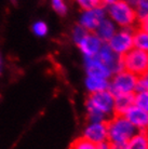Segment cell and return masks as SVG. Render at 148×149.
Segmentation results:
<instances>
[{
  "label": "cell",
  "mask_w": 148,
  "mask_h": 149,
  "mask_svg": "<svg viewBox=\"0 0 148 149\" xmlns=\"http://www.w3.org/2000/svg\"><path fill=\"white\" fill-rule=\"evenodd\" d=\"M114 98L115 95L109 90L90 94L85 102L90 122H106L114 113Z\"/></svg>",
  "instance_id": "6da1fadb"
},
{
  "label": "cell",
  "mask_w": 148,
  "mask_h": 149,
  "mask_svg": "<svg viewBox=\"0 0 148 149\" xmlns=\"http://www.w3.org/2000/svg\"><path fill=\"white\" fill-rule=\"evenodd\" d=\"M107 123L108 142L111 145H126L137 130L129 122L124 116L114 115Z\"/></svg>",
  "instance_id": "7a4b0ae2"
},
{
  "label": "cell",
  "mask_w": 148,
  "mask_h": 149,
  "mask_svg": "<svg viewBox=\"0 0 148 149\" xmlns=\"http://www.w3.org/2000/svg\"><path fill=\"white\" fill-rule=\"evenodd\" d=\"M106 13L108 19L120 28H131L137 19L134 7L128 3L126 0H119L115 3L108 6Z\"/></svg>",
  "instance_id": "3957f363"
},
{
  "label": "cell",
  "mask_w": 148,
  "mask_h": 149,
  "mask_svg": "<svg viewBox=\"0 0 148 149\" xmlns=\"http://www.w3.org/2000/svg\"><path fill=\"white\" fill-rule=\"evenodd\" d=\"M138 77L126 70H120L111 76L109 79V88L114 95L122 93H134L136 91Z\"/></svg>",
  "instance_id": "277c9868"
},
{
  "label": "cell",
  "mask_w": 148,
  "mask_h": 149,
  "mask_svg": "<svg viewBox=\"0 0 148 149\" xmlns=\"http://www.w3.org/2000/svg\"><path fill=\"white\" fill-rule=\"evenodd\" d=\"M123 69L140 77L148 71V53L132 49L122 56Z\"/></svg>",
  "instance_id": "5b68a950"
},
{
  "label": "cell",
  "mask_w": 148,
  "mask_h": 149,
  "mask_svg": "<svg viewBox=\"0 0 148 149\" xmlns=\"http://www.w3.org/2000/svg\"><path fill=\"white\" fill-rule=\"evenodd\" d=\"M108 47L120 56H123L133 49V30L131 28H120L107 42Z\"/></svg>",
  "instance_id": "8992f818"
},
{
  "label": "cell",
  "mask_w": 148,
  "mask_h": 149,
  "mask_svg": "<svg viewBox=\"0 0 148 149\" xmlns=\"http://www.w3.org/2000/svg\"><path fill=\"white\" fill-rule=\"evenodd\" d=\"M105 17H107L106 9L101 6L97 8H93L90 10H84L82 12L80 19H79V25L82 26L87 31L94 33L100 23Z\"/></svg>",
  "instance_id": "52a82bcc"
},
{
  "label": "cell",
  "mask_w": 148,
  "mask_h": 149,
  "mask_svg": "<svg viewBox=\"0 0 148 149\" xmlns=\"http://www.w3.org/2000/svg\"><path fill=\"white\" fill-rule=\"evenodd\" d=\"M96 57L98 60L104 63L107 66L112 74L118 72L120 70H123V65H122V56L116 54L109 47L107 43H104L102 45L101 50L97 53Z\"/></svg>",
  "instance_id": "ba28073f"
},
{
  "label": "cell",
  "mask_w": 148,
  "mask_h": 149,
  "mask_svg": "<svg viewBox=\"0 0 148 149\" xmlns=\"http://www.w3.org/2000/svg\"><path fill=\"white\" fill-rule=\"evenodd\" d=\"M85 139H88L93 144H101L103 142L108 141V133H107V123L106 122H90L84 131L83 136Z\"/></svg>",
  "instance_id": "9c48e42d"
},
{
  "label": "cell",
  "mask_w": 148,
  "mask_h": 149,
  "mask_svg": "<svg viewBox=\"0 0 148 149\" xmlns=\"http://www.w3.org/2000/svg\"><path fill=\"white\" fill-rule=\"evenodd\" d=\"M84 68L87 76L90 77H98L109 80L112 76L110 69L104 63H102L96 56L84 57Z\"/></svg>",
  "instance_id": "30bf717a"
},
{
  "label": "cell",
  "mask_w": 148,
  "mask_h": 149,
  "mask_svg": "<svg viewBox=\"0 0 148 149\" xmlns=\"http://www.w3.org/2000/svg\"><path fill=\"white\" fill-rule=\"evenodd\" d=\"M103 45L104 42L94 33H88L77 43V45L79 47L80 51L84 55V57L96 56Z\"/></svg>",
  "instance_id": "8fae6325"
},
{
  "label": "cell",
  "mask_w": 148,
  "mask_h": 149,
  "mask_svg": "<svg viewBox=\"0 0 148 149\" xmlns=\"http://www.w3.org/2000/svg\"><path fill=\"white\" fill-rule=\"evenodd\" d=\"M124 117L137 130V132H147L148 131V112L132 106L124 113Z\"/></svg>",
  "instance_id": "7c38bea8"
},
{
  "label": "cell",
  "mask_w": 148,
  "mask_h": 149,
  "mask_svg": "<svg viewBox=\"0 0 148 149\" xmlns=\"http://www.w3.org/2000/svg\"><path fill=\"white\" fill-rule=\"evenodd\" d=\"M132 106H134V93H122L115 95L114 113L123 116Z\"/></svg>",
  "instance_id": "4fadbf2b"
},
{
  "label": "cell",
  "mask_w": 148,
  "mask_h": 149,
  "mask_svg": "<svg viewBox=\"0 0 148 149\" xmlns=\"http://www.w3.org/2000/svg\"><path fill=\"white\" fill-rule=\"evenodd\" d=\"M116 31H117V26L108 17H105L97 26L94 34L96 35L104 43H107L108 41L110 40V38L115 35Z\"/></svg>",
  "instance_id": "5bb4252c"
},
{
  "label": "cell",
  "mask_w": 148,
  "mask_h": 149,
  "mask_svg": "<svg viewBox=\"0 0 148 149\" xmlns=\"http://www.w3.org/2000/svg\"><path fill=\"white\" fill-rule=\"evenodd\" d=\"M84 84L87 90L89 91V93L94 94L108 90V88H109V80L104 78H98V77H90V76H87Z\"/></svg>",
  "instance_id": "9a60e30c"
},
{
  "label": "cell",
  "mask_w": 148,
  "mask_h": 149,
  "mask_svg": "<svg viewBox=\"0 0 148 149\" xmlns=\"http://www.w3.org/2000/svg\"><path fill=\"white\" fill-rule=\"evenodd\" d=\"M126 149H148V142L145 132H137L124 145Z\"/></svg>",
  "instance_id": "2e32d148"
},
{
  "label": "cell",
  "mask_w": 148,
  "mask_h": 149,
  "mask_svg": "<svg viewBox=\"0 0 148 149\" xmlns=\"http://www.w3.org/2000/svg\"><path fill=\"white\" fill-rule=\"evenodd\" d=\"M133 48L148 53V34L141 28L133 30Z\"/></svg>",
  "instance_id": "e0dca14e"
},
{
  "label": "cell",
  "mask_w": 148,
  "mask_h": 149,
  "mask_svg": "<svg viewBox=\"0 0 148 149\" xmlns=\"http://www.w3.org/2000/svg\"><path fill=\"white\" fill-rule=\"evenodd\" d=\"M134 106L148 112V91L134 92Z\"/></svg>",
  "instance_id": "ac0fdd59"
},
{
  "label": "cell",
  "mask_w": 148,
  "mask_h": 149,
  "mask_svg": "<svg viewBox=\"0 0 148 149\" xmlns=\"http://www.w3.org/2000/svg\"><path fill=\"white\" fill-rule=\"evenodd\" d=\"M69 149H96V145L84 137H79L73 142Z\"/></svg>",
  "instance_id": "d6986e66"
},
{
  "label": "cell",
  "mask_w": 148,
  "mask_h": 149,
  "mask_svg": "<svg viewBox=\"0 0 148 149\" xmlns=\"http://www.w3.org/2000/svg\"><path fill=\"white\" fill-rule=\"evenodd\" d=\"M137 19H141L148 15V0H136L135 4Z\"/></svg>",
  "instance_id": "ffe728a7"
},
{
  "label": "cell",
  "mask_w": 148,
  "mask_h": 149,
  "mask_svg": "<svg viewBox=\"0 0 148 149\" xmlns=\"http://www.w3.org/2000/svg\"><path fill=\"white\" fill-rule=\"evenodd\" d=\"M75 1L77 2L78 6L81 8L83 11L103 6L102 4V0H75Z\"/></svg>",
  "instance_id": "44dd1931"
},
{
  "label": "cell",
  "mask_w": 148,
  "mask_h": 149,
  "mask_svg": "<svg viewBox=\"0 0 148 149\" xmlns=\"http://www.w3.org/2000/svg\"><path fill=\"white\" fill-rule=\"evenodd\" d=\"M136 91H148V71L138 77Z\"/></svg>",
  "instance_id": "7402d4cb"
},
{
  "label": "cell",
  "mask_w": 148,
  "mask_h": 149,
  "mask_svg": "<svg viewBox=\"0 0 148 149\" xmlns=\"http://www.w3.org/2000/svg\"><path fill=\"white\" fill-rule=\"evenodd\" d=\"M88 33H89V31H87L82 26L77 25V26L74 28V31H73V39H74V41L76 43H78Z\"/></svg>",
  "instance_id": "603a6c76"
},
{
  "label": "cell",
  "mask_w": 148,
  "mask_h": 149,
  "mask_svg": "<svg viewBox=\"0 0 148 149\" xmlns=\"http://www.w3.org/2000/svg\"><path fill=\"white\" fill-rule=\"evenodd\" d=\"M52 6L59 14H65L67 12V7L63 0H52Z\"/></svg>",
  "instance_id": "cb8c5ba5"
},
{
  "label": "cell",
  "mask_w": 148,
  "mask_h": 149,
  "mask_svg": "<svg viewBox=\"0 0 148 149\" xmlns=\"http://www.w3.org/2000/svg\"><path fill=\"white\" fill-rule=\"evenodd\" d=\"M34 31L38 36H45L48 33V27L43 22H38L34 25Z\"/></svg>",
  "instance_id": "d4e9b609"
},
{
  "label": "cell",
  "mask_w": 148,
  "mask_h": 149,
  "mask_svg": "<svg viewBox=\"0 0 148 149\" xmlns=\"http://www.w3.org/2000/svg\"><path fill=\"white\" fill-rule=\"evenodd\" d=\"M140 28L148 34V15L140 19Z\"/></svg>",
  "instance_id": "484cf974"
},
{
  "label": "cell",
  "mask_w": 148,
  "mask_h": 149,
  "mask_svg": "<svg viewBox=\"0 0 148 149\" xmlns=\"http://www.w3.org/2000/svg\"><path fill=\"white\" fill-rule=\"evenodd\" d=\"M111 144L109 142H103L101 144H97L96 145V149H110Z\"/></svg>",
  "instance_id": "4316f807"
},
{
  "label": "cell",
  "mask_w": 148,
  "mask_h": 149,
  "mask_svg": "<svg viewBox=\"0 0 148 149\" xmlns=\"http://www.w3.org/2000/svg\"><path fill=\"white\" fill-rule=\"evenodd\" d=\"M117 1H119V0H102V4H105V6H110V4L115 3V2H117Z\"/></svg>",
  "instance_id": "83f0119b"
},
{
  "label": "cell",
  "mask_w": 148,
  "mask_h": 149,
  "mask_svg": "<svg viewBox=\"0 0 148 149\" xmlns=\"http://www.w3.org/2000/svg\"><path fill=\"white\" fill-rule=\"evenodd\" d=\"M110 149H126L124 145H111Z\"/></svg>",
  "instance_id": "f1b7e54d"
},
{
  "label": "cell",
  "mask_w": 148,
  "mask_h": 149,
  "mask_svg": "<svg viewBox=\"0 0 148 149\" xmlns=\"http://www.w3.org/2000/svg\"><path fill=\"white\" fill-rule=\"evenodd\" d=\"M145 134H146V137H147V142H148V131H147V132H145Z\"/></svg>",
  "instance_id": "f546056e"
}]
</instances>
